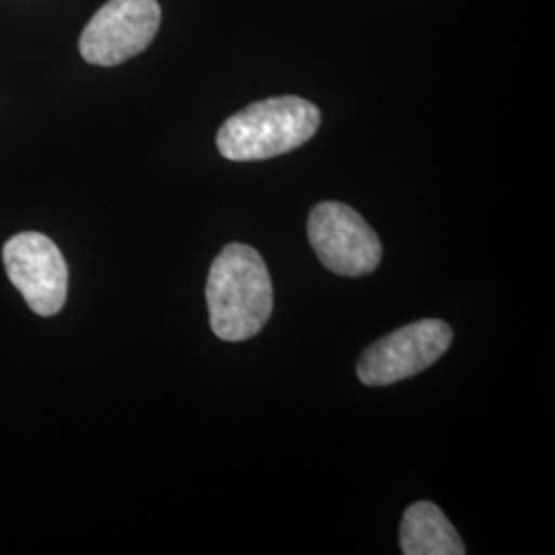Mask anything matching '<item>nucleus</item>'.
<instances>
[{
    "instance_id": "obj_1",
    "label": "nucleus",
    "mask_w": 555,
    "mask_h": 555,
    "mask_svg": "<svg viewBox=\"0 0 555 555\" xmlns=\"http://www.w3.org/2000/svg\"><path fill=\"white\" fill-rule=\"evenodd\" d=\"M210 327L224 341L258 336L272 318L274 291L266 261L243 243H231L212 261L206 282Z\"/></svg>"
},
{
    "instance_id": "obj_2",
    "label": "nucleus",
    "mask_w": 555,
    "mask_h": 555,
    "mask_svg": "<svg viewBox=\"0 0 555 555\" xmlns=\"http://www.w3.org/2000/svg\"><path fill=\"white\" fill-rule=\"evenodd\" d=\"M321 114L311 101L272 98L237 112L220 126L219 153L229 160H263L291 153L318 134Z\"/></svg>"
},
{
    "instance_id": "obj_3",
    "label": "nucleus",
    "mask_w": 555,
    "mask_h": 555,
    "mask_svg": "<svg viewBox=\"0 0 555 555\" xmlns=\"http://www.w3.org/2000/svg\"><path fill=\"white\" fill-rule=\"evenodd\" d=\"M453 344V330L440 319H422L380 337L358 360V378L369 387H387L433 366Z\"/></svg>"
},
{
    "instance_id": "obj_4",
    "label": "nucleus",
    "mask_w": 555,
    "mask_h": 555,
    "mask_svg": "<svg viewBox=\"0 0 555 555\" xmlns=\"http://www.w3.org/2000/svg\"><path fill=\"white\" fill-rule=\"evenodd\" d=\"M307 231L321 263L337 276H366L383 259L377 233L346 204H318L309 215Z\"/></svg>"
},
{
    "instance_id": "obj_5",
    "label": "nucleus",
    "mask_w": 555,
    "mask_h": 555,
    "mask_svg": "<svg viewBox=\"0 0 555 555\" xmlns=\"http://www.w3.org/2000/svg\"><path fill=\"white\" fill-rule=\"evenodd\" d=\"M160 25L157 0H109L80 34V56L95 66H118L139 56Z\"/></svg>"
},
{
    "instance_id": "obj_6",
    "label": "nucleus",
    "mask_w": 555,
    "mask_h": 555,
    "mask_svg": "<svg viewBox=\"0 0 555 555\" xmlns=\"http://www.w3.org/2000/svg\"><path fill=\"white\" fill-rule=\"evenodd\" d=\"M7 276L20 291L27 307L52 318L62 311L68 295V266L59 245L41 233H20L2 247Z\"/></svg>"
},
{
    "instance_id": "obj_7",
    "label": "nucleus",
    "mask_w": 555,
    "mask_h": 555,
    "mask_svg": "<svg viewBox=\"0 0 555 555\" xmlns=\"http://www.w3.org/2000/svg\"><path fill=\"white\" fill-rule=\"evenodd\" d=\"M399 543L405 555L467 554L455 527L433 502H416L405 511Z\"/></svg>"
}]
</instances>
